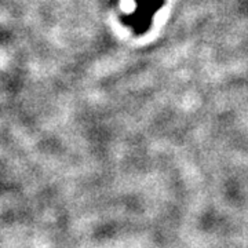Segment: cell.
Wrapping results in <instances>:
<instances>
[{"mask_svg": "<svg viewBox=\"0 0 248 248\" xmlns=\"http://www.w3.org/2000/svg\"><path fill=\"white\" fill-rule=\"evenodd\" d=\"M137 7L133 14L123 18L124 24L133 28L137 35L145 33L152 24V18L157 10L161 9L164 0H135Z\"/></svg>", "mask_w": 248, "mask_h": 248, "instance_id": "cell-1", "label": "cell"}]
</instances>
